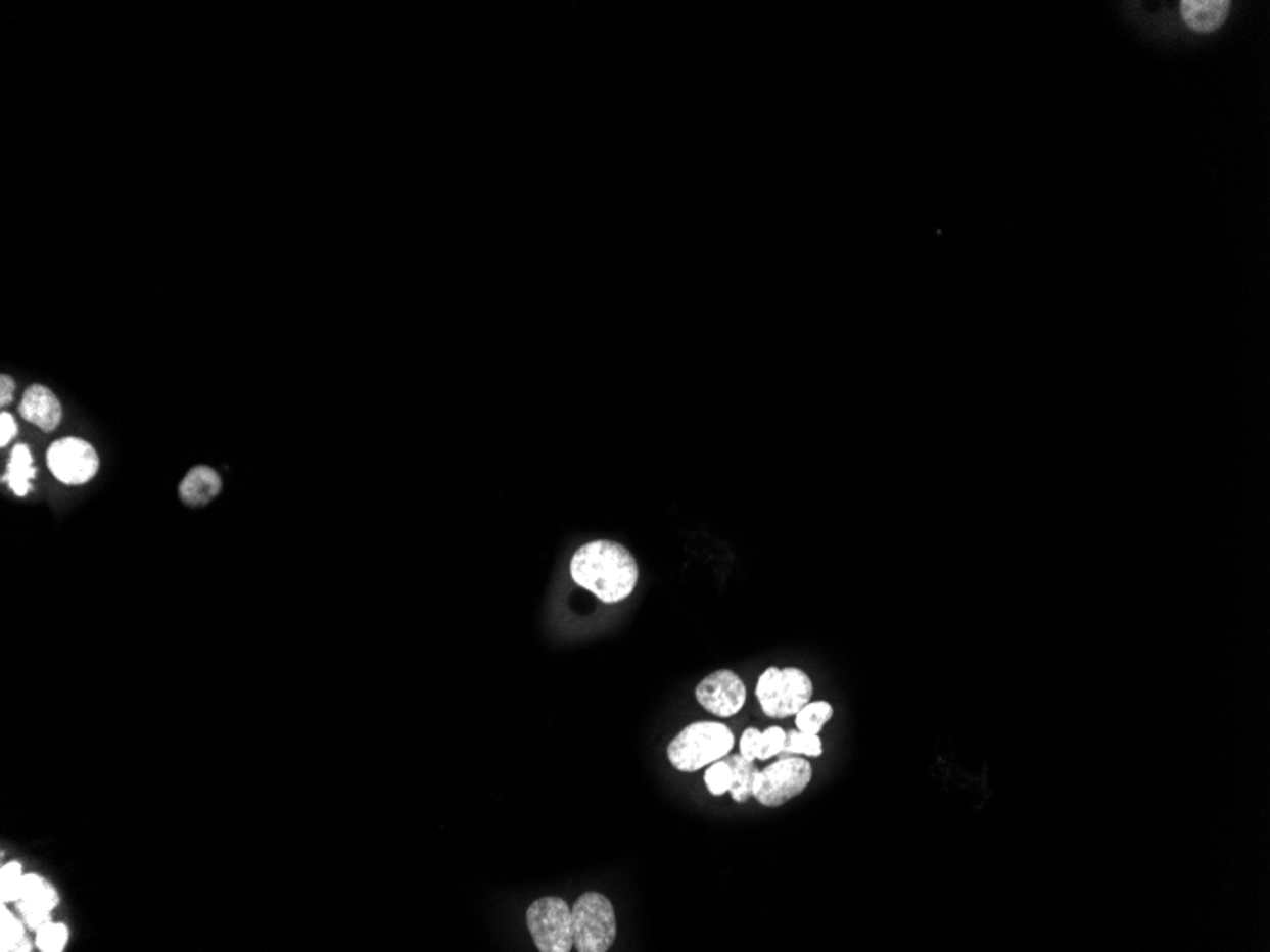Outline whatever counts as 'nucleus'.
I'll return each mask as SVG.
<instances>
[{
	"label": "nucleus",
	"mask_w": 1270,
	"mask_h": 952,
	"mask_svg": "<svg viewBox=\"0 0 1270 952\" xmlns=\"http://www.w3.org/2000/svg\"><path fill=\"white\" fill-rule=\"evenodd\" d=\"M14 379H12V377H8V375H2V377H0V406H2V408L10 406V403L14 401Z\"/></svg>",
	"instance_id": "23"
},
{
	"label": "nucleus",
	"mask_w": 1270,
	"mask_h": 952,
	"mask_svg": "<svg viewBox=\"0 0 1270 952\" xmlns=\"http://www.w3.org/2000/svg\"><path fill=\"white\" fill-rule=\"evenodd\" d=\"M527 927L540 952H569L574 947L573 909L563 899H536L527 909Z\"/></svg>",
	"instance_id": "5"
},
{
	"label": "nucleus",
	"mask_w": 1270,
	"mask_h": 952,
	"mask_svg": "<svg viewBox=\"0 0 1270 952\" xmlns=\"http://www.w3.org/2000/svg\"><path fill=\"white\" fill-rule=\"evenodd\" d=\"M0 951L2 952H29L31 951V941L26 936L23 924L15 918L12 912L6 909V905L2 903V911H0Z\"/></svg>",
	"instance_id": "16"
},
{
	"label": "nucleus",
	"mask_w": 1270,
	"mask_h": 952,
	"mask_svg": "<svg viewBox=\"0 0 1270 952\" xmlns=\"http://www.w3.org/2000/svg\"><path fill=\"white\" fill-rule=\"evenodd\" d=\"M812 779V764L803 757L788 755L759 770L753 783V797L768 808H779L801 795Z\"/></svg>",
	"instance_id": "6"
},
{
	"label": "nucleus",
	"mask_w": 1270,
	"mask_h": 952,
	"mask_svg": "<svg viewBox=\"0 0 1270 952\" xmlns=\"http://www.w3.org/2000/svg\"><path fill=\"white\" fill-rule=\"evenodd\" d=\"M68 941V930L63 924L42 925L37 930V947L44 952H59L65 949Z\"/></svg>",
	"instance_id": "19"
},
{
	"label": "nucleus",
	"mask_w": 1270,
	"mask_h": 952,
	"mask_svg": "<svg viewBox=\"0 0 1270 952\" xmlns=\"http://www.w3.org/2000/svg\"><path fill=\"white\" fill-rule=\"evenodd\" d=\"M19 413L26 421L41 428L42 432H54L63 415L61 403L57 401L54 392L42 384L29 386L21 399Z\"/></svg>",
	"instance_id": "10"
},
{
	"label": "nucleus",
	"mask_w": 1270,
	"mask_h": 952,
	"mask_svg": "<svg viewBox=\"0 0 1270 952\" xmlns=\"http://www.w3.org/2000/svg\"><path fill=\"white\" fill-rule=\"evenodd\" d=\"M1227 0H1183L1181 15L1188 28L1196 33H1214L1229 15Z\"/></svg>",
	"instance_id": "11"
},
{
	"label": "nucleus",
	"mask_w": 1270,
	"mask_h": 952,
	"mask_svg": "<svg viewBox=\"0 0 1270 952\" xmlns=\"http://www.w3.org/2000/svg\"><path fill=\"white\" fill-rule=\"evenodd\" d=\"M221 492V477L209 466H194L179 485V498L198 508L211 503Z\"/></svg>",
	"instance_id": "12"
},
{
	"label": "nucleus",
	"mask_w": 1270,
	"mask_h": 952,
	"mask_svg": "<svg viewBox=\"0 0 1270 952\" xmlns=\"http://www.w3.org/2000/svg\"><path fill=\"white\" fill-rule=\"evenodd\" d=\"M726 764L733 770V786H731V797L738 804L748 803L753 797V783L755 777L759 774L755 762L744 759L742 755H726L724 757Z\"/></svg>",
	"instance_id": "15"
},
{
	"label": "nucleus",
	"mask_w": 1270,
	"mask_h": 952,
	"mask_svg": "<svg viewBox=\"0 0 1270 952\" xmlns=\"http://www.w3.org/2000/svg\"><path fill=\"white\" fill-rule=\"evenodd\" d=\"M834 706L828 702H808L805 708L795 715L797 730L805 734H819L821 728L832 721Z\"/></svg>",
	"instance_id": "17"
},
{
	"label": "nucleus",
	"mask_w": 1270,
	"mask_h": 952,
	"mask_svg": "<svg viewBox=\"0 0 1270 952\" xmlns=\"http://www.w3.org/2000/svg\"><path fill=\"white\" fill-rule=\"evenodd\" d=\"M786 755H805V757H821L824 746L819 734H805L801 730H792L786 732V746L784 751Z\"/></svg>",
	"instance_id": "18"
},
{
	"label": "nucleus",
	"mask_w": 1270,
	"mask_h": 952,
	"mask_svg": "<svg viewBox=\"0 0 1270 952\" xmlns=\"http://www.w3.org/2000/svg\"><path fill=\"white\" fill-rule=\"evenodd\" d=\"M59 903V896L52 886L39 874H26L19 890V912L31 930H39L50 922L52 911Z\"/></svg>",
	"instance_id": "9"
},
{
	"label": "nucleus",
	"mask_w": 1270,
	"mask_h": 952,
	"mask_svg": "<svg viewBox=\"0 0 1270 952\" xmlns=\"http://www.w3.org/2000/svg\"><path fill=\"white\" fill-rule=\"evenodd\" d=\"M786 746V730L780 726H770L765 732L757 728H748L740 737V755L748 761H768L780 755Z\"/></svg>",
	"instance_id": "13"
},
{
	"label": "nucleus",
	"mask_w": 1270,
	"mask_h": 952,
	"mask_svg": "<svg viewBox=\"0 0 1270 952\" xmlns=\"http://www.w3.org/2000/svg\"><path fill=\"white\" fill-rule=\"evenodd\" d=\"M698 704L711 715L728 719L746 704V684L735 671L719 669L698 682Z\"/></svg>",
	"instance_id": "8"
},
{
	"label": "nucleus",
	"mask_w": 1270,
	"mask_h": 952,
	"mask_svg": "<svg viewBox=\"0 0 1270 952\" xmlns=\"http://www.w3.org/2000/svg\"><path fill=\"white\" fill-rule=\"evenodd\" d=\"M48 466L61 483L83 485L96 476L99 459L90 443L79 437H65L52 443L48 450Z\"/></svg>",
	"instance_id": "7"
},
{
	"label": "nucleus",
	"mask_w": 1270,
	"mask_h": 952,
	"mask_svg": "<svg viewBox=\"0 0 1270 952\" xmlns=\"http://www.w3.org/2000/svg\"><path fill=\"white\" fill-rule=\"evenodd\" d=\"M574 949L578 952H607L616 939L613 903L600 892H586L573 907Z\"/></svg>",
	"instance_id": "4"
},
{
	"label": "nucleus",
	"mask_w": 1270,
	"mask_h": 952,
	"mask_svg": "<svg viewBox=\"0 0 1270 952\" xmlns=\"http://www.w3.org/2000/svg\"><path fill=\"white\" fill-rule=\"evenodd\" d=\"M17 436V422L10 413L0 415V445L6 447Z\"/></svg>",
	"instance_id": "22"
},
{
	"label": "nucleus",
	"mask_w": 1270,
	"mask_h": 952,
	"mask_svg": "<svg viewBox=\"0 0 1270 952\" xmlns=\"http://www.w3.org/2000/svg\"><path fill=\"white\" fill-rule=\"evenodd\" d=\"M735 748L733 730L723 722H693L668 746V759L679 772H697L721 761Z\"/></svg>",
	"instance_id": "2"
},
{
	"label": "nucleus",
	"mask_w": 1270,
	"mask_h": 952,
	"mask_svg": "<svg viewBox=\"0 0 1270 952\" xmlns=\"http://www.w3.org/2000/svg\"><path fill=\"white\" fill-rule=\"evenodd\" d=\"M35 476H37V472L33 468V457H31V450H29L28 445H23V443L15 445L14 450H12V457H10V463H8V472H6V476L2 477V481L8 483L10 489L14 490L17 496H28L29 490H31L29 481L35 479Z\"/></svg>",
	"instance_id": "14"
},
{
	"label": "nucleus",
	"mask_w": 1270,
	"mask_h": 952,
	"mask_svg": "<svg viewBox=\"0 0 1270 952\" xmlns=\"http://www.w3.org/2000/svg\"><path fill=\"white\" fill-rule=\"evenodd\" d=\"M571 578L576 585L613 605L629 598L640 580V567L626 545L613 540H594L578 548L571 558Z\"/></svg>",
	"instance_id": "1"
},
{
	"label": "nucleus",
	"mask_w": 1270,
	"mask_h": 952,
	"mask_svg": "<svg viewBox=\"0 0 1270 952\" xmlns=\"http://www.w3.org/2000/svg\"><path fill=\"white\" fill-rule=\"evenodd\" d=\"M812 680L797 667H768L757 680L755 696L770 719H788L797 715L812 700Z\"/></svg>",
	"instance_id": "3"
},
{
	"label": "nucleus",
	"mask_w": 1270,
	"mask_h": 952,
	"mask_svg": "<svg viewBox=\"0 0 1270 952\" xmlns=\"http://www.w3.org/2000/svg\"><path fill=\"white\" fill-rule=\"evenodd\" d=\"M704 781H706V788H708L711 795L721 797L724 793H728L731 786H733V770H731V766L726 764L724 759L715 761L708 766V770L704 774Z\"/></svg>",
	"instance_id": "21"
},
{
	"label": "nucleus",
	"mask_w": 1270,
	"mask_h": 952,
	"mask_svg": "<svg viewBox=\"0 0 1270 952\" xmlns=\"http://www.w3.org/2000/svg\"><path fill=\"white\" fill-rule=\"evenodd\" d=\"M23 876L26 874L21 871V865L15 863V861L2 867V872H0V899H2V903L17 901Z\"/></svg>",
	"instance_id": "20"
}]
</instances>
